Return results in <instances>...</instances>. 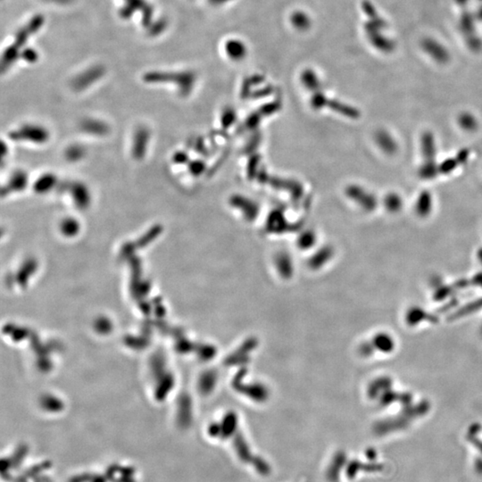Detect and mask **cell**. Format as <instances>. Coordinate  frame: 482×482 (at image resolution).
Listing matches in <instances>:
<instances>
[{
  "instance_id": "obj_1",
  "label": "cell",
  "mask_w": 482,
  "mask_h": 482,
  "mask_svg": "<svg viewBox=\"0 0 482 482\" xmlns=\"http://www.w3.org/2000/svg\"><path fill=\"white\" fill-rule=\"evenodd\" d=\"M421 146H422V154L425 162L420 169V176L423 180H432L438 175V169L434 163V158L436 154L435 150V143L432 134L426 132L422 135L421 138Z\"/></svg>"
},
{
  "instance_id": "obj_2",
  "label": "cell",
  "mask_w": 482,
  "mask_h": 482,
  "mask_svg": "<svg viewBox=\"0 0 482 482\" xmlns=\"http://www.w3.org/2000/svg\"><path fill=\"white\" fill-rule=\"evenodd\" d=\"M14 140H23L34 143H44L49 139V132L41 126L25 125L19 130H14L9 134Z\"/></svg>"
},
{
  "instance_id": "obj_3",
  "label": "cell",
  "mask_w": 482,
  "mask_h": 482,
  "mask_svg": "<svg viewBox=\"0 0 482 482\" xmlns=\"http://www.w3.org/2000/svg\"><path fill=\"white\" fill-rule=\"evenodd\" d=\"M71 192L73 202L79 209H86L90 204V194L88 188L81 183H73L65 186Z\"/></svg>"
},
{
  "instance_id": "obj_4",
  "label": "cell",
  "mask_w": 482,
  "mask_h": 482,
  "mask_svg": "<svg viewBox=\"0 0 482 482\" xmlns=\"http://www.w3.org/2000/svg\"><path fill=\"white\" fill-rule=\"evenodd\" d=\"M149 139V132L146 128H139L134 135L132 154L135 159H142L146 152V146Z\"/></svg>"
},
{
  "instance_id": "obj_5",
  "label": "cell",
  "mask_w": 482,
  "mask_h": 482,
  "mask_svg": "<svg viewBox=\"0 0 482 482\" xmlns=\"http://www.w3.org/2000/svg\"><path fill=\"white\" fill-rule=\"evenodd\" d=\"M28 183L27 175L24 172H17L10 178L9 184L6 188H3L2 194H8L12 191H20L25 190V187Z\"/></svg>"
},
{
  "instance_id": "obj_6",
  "label": "cell",
  "mask_w": 482,
  "mask_h": 482,
  "mask_svg": "<svg viewBox=\"0 0 482 482\" xmlns=\"http://www.w3.org/2000/svg\"><path fill=\"white\" fill-rule=\"evenodd\" d=\"M468 156H469V151L467 149L462 150L458 154V155L455 156V158L447 159L445 162L442 163L441 166L438 167V173L444 174V175L451 173L458 166L465 162L468 159Z\"/></svg>"
},
{
  "instance_id": "obj_7",
  "label": "cell",
  "mask_w": 482,
  "mask_h": 482,
  "mask_svg": "<svg viewBox=\"0 0 482 482\" xmlns=\"http://www.w3.org/2000/svg\"><path fill=\"white\" fill-rule=\"evenodd\" d=\"M57 185V179L53 175H45L34 183V191L40 194H45Z\"/></svg>"
},
{
  "instance_id": "obj_8",
  "label": "cell",
  "mask_w": 482,
  "mask_h": 482,
  "mask_svg": "<svg viewBox=\"0 0 482 482\" xmlns=\"http://www.w3.org/2000/svg\"><path fill=\"white\" fill-rule=\"evenodd\" d=\"M431 206H432L431 196L429 192L423 191L420 195L417 203H416V212H417L418 215L421 217H425L430 214V210H431Z\"/></svg>"
},
{
  "instance_id": "obj_9",
  "label": "cell",
  "mask_w": 482,
  "mask_h": 482,
  "mask_svg": "<svg viewBox=\"0 0 482 482\" xmlns=\"http://www.w3.org/2000/svg\"><path fill=\"white\" fill-rule=\"evenodd\" d=\"M82 130L90 134L96 135H105L107 133L108 127L104 122H99L97 120H87L81 124Z\"/></svg>"
},
{
  "instance_id": "obj_10",
  "label": "cell",
  "mask_w": 482,
  "mask_h": 482,
  "mask_svg": "<svg viewBox=\"0 0 482 482\" xmlns=\"http://www.w3.org/2000/svg\"><path fill=\"white\" fill-rule=\"evenodd\" d=\"M377 141L381 148L388 154H394L397 151V143L388 132H379L377 135Z\"/></svg>"
},
{
  "instance_id": "obj_11",
  "label": "cell",
  "mask_w": 482,
  "mask_h": 482,
  "mask_svg": "<svg viewBox=\"0 0 482 482\" xmlns=\"http://www.w3.org/2000/svg\"><path fill=\"white\" fill-rule=\"evenodd\" d=\"M60 229L66 235H73L79 231L80 224L73 218H67L62 222Z\"/></svg>"
},
{
  "instance_id": "obj_12",
  "label": "cell",
  "mask_w": 482,
  "mask_h": 482,
  "mask_svg": "<svg viewBox=\"0 0 482 482\" xmlns=\"http://www.w3.org/2000/svg\"><path fill=\"white\" fill-rule=\"evenodd\" d=\"M385 206L389 211L397 212L401 208V199L396 194L389 195L385 199Z\"/></svg>"
},
{
  "instance_id": "obj_13",
  "label": "cell",
  "mask_w": 482,
  "mask_h": 482,
  "mask_svg": "<svg viewBox=\"0 0 482 482\" xmlns=\"http://www.w3.org/2000/svg\"><path fill=\"white\" fill-rule=\"evenodd\" d=\"M460 125L466 130H473L477 127V122L470 114H462L459 118Z\"/></svg>"
},
{
  "instance_id": "obj_14",
  "label": "cell",
  "mask_w": 482,
  "mask_h": 482,
  "mask_svg": "<svg viewBox=\"0 0 482 482\" xmlns=\"http://www.w3.org/2000/svg\"><path fill=\"white\" fill-rule=\"evenodd\" d=\"M83 154H84V149L81 148V146H72L66 152V156L72 161H77L83 156Z\"/></svg>"
}]
</instances>
